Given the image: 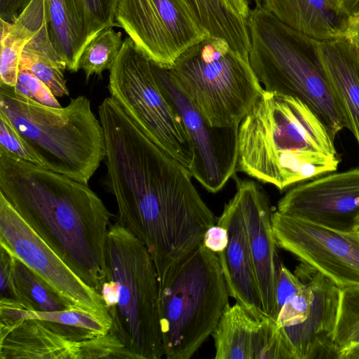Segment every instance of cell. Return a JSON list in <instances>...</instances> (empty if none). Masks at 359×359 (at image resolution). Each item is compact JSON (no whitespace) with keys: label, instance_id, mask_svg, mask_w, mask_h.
<instances>
[{"label":"cell","instance_id":"40","mask_svg":"<svg viewBox=\"0 0 359 359\" xmlns=\"http://www.w3.org/2000/svg\"><path fill=\"white\" fill-rule=\"evenodd\" d=\"M354 230L359 233V215L357 216L354 223Z\"/></svg>","mask_w":359,"mask_h":359},{"label":"cell","instance_id":"24","mask_svg":"<svg viewBox=\"0 0 359 359\" xmlns=\"http://www.w3.org/2000/svg\"><path fill=\"white\" fill-rule=\"evenodd\" d=\"M21 319L53 322L69 338L76 341L102 336L110 330L109 327L88 313L73 309L50 312L30 311L13 299L1 298V321L13 324Z\"/></svg>","mask_w":359,"mask_h":359},{"label":"cell","instance_id":"8","mask_svg":"<svg viewBox=\"0 0 359 359\" xmlns=\"http://www.w3.org/2000/svg\"><path fill=\"white\" fill-rule=\"evenodd\" d=\"M167 71L213 127L239 126L264 90L249 57L210 35L186 50Z\"/></svg>","mask_w":359,"mask_h":359},{"label":"cell","instance_id":"21","mask_svg":"<svg viewBox=\"0 0 359 359\" xmlns=\"http://www.w3.org/2000/svg\"><path fill=\"white\" fill-rule=\"evenodd\" d=\"M325 72L359 145V60L347 37L318 41Z\"/></svg>","mask_w":359,"mask_h":359},{"label":"cell","instance_id":"2","mask_svg":"<svg viewBox=\"0 0 359 359\" xmlns=\"http://www.w3.org/2000/svg\"><path fill=\"white\" fill-rule=\"evenodd\" d=\"M0 192L29 226L100 294L111 214L88 185L0 153Z\"/></svg>","mask_w":359,"mask_h":359},{"label":"cell","instance_id":"13","mask_svg":"<svg viewBox=\"0 0 359 359\" xmlns=\"http://www.w3.org/2000/svg\"><path fill=\"white\" fill-rule=\"evenodd\" d=\"M278 247L317 270L340 289L359 286V233L273 212Z\"/></svg>","mask_w":359,"mask_h":359},{"label":"cell","instance_id":"23","mask_svg":"<svg viewBox=\"0 0 359 359\" xmlns=\"http://www.w3.org/2000/svg\"><path fill=\"white\" fill-rule=\"evenodd\" d=\"M46 23V0H32L13 23L0 19V86L15 88L22 52Z\"/></svg>","mask_w":359,"mask_h":359},{"label":"cell","instance_id":"17","mask_svg":"<svg viewBox=\"0 0 359 359\" xmlns=\"http://www.w3.org/2000/svg\"><path fill=\"white\" fill-rule=\"evenodd\" d=\"M212 335L215 359H295L275 320L238 302L226 307Z\"/></svg>","mask_w":359,"mask_h":359},{"label":"cell","instance_id":"28","mask_svg":"<svg viewBox=\"0 0 359 359\" xmlns=\"http://www.w3.org/2000/svg\"><path fill=\"white\" fill-rule=\"evenodd\" d=\"M334 341L341 352L359 344V286L340 289Z\"/></svg>","mask_w":359,"mask_h":359},{"label":"cell","instance_id":"30","mask_svg":"<svg viewBox=\"0 0 359 359\" xmlns=\"http://www.w3.org/2000/svg\"><path fill=\"white\" fill-rule=\"evenodd\" d=\"M119 1L83 0L88 43L102 30L118 26L116 13Z\"/></svg>","mask_w":359,"mask_h":359},{"label":"cell","instance_id":"16","mask_svg":"<svg viewBox=\"0 0 359 359\" xmlns=\"http://www.w3.org/2000/svg\"><path fill=\"white\" fill-rule=\"evenodd\" d=\"M236 198L246 229L264 313L276 320V287L281 262L269 200L252 180L236 179Z\"/></svg>","mask_w":359,"mask_h":359},{"label":"cell","instance_id":"32","mask_svg":"<svg viewBox=\"0 0 359 359\" xmlns=\"http://www.w3.org/2000/svg\"><path fill=\"white\" fill-rule=\"evenodd\" d=\"M14 89L39 104L53 107H61L57 97L53 95L49 88L25 68L20 67Z\"/></svg>","mask_w":359,"mask_h":359},{"label":"cell","instance_id":"38","mask_svg":"<svg viewBox=\"0 0 359 359\" xmlns=\"http://www.w3.org/2000/svg\"><path fill=\"white\" fill-rule=\"evenodd\" d=\"M232 9L239 15L248 20L250 14L248 0H226Z\"/></svg>","mask_w":359,"mask_h":359},{"label":"cell","instance_id":"11","mask_svg":"<svg viewBox=\"0 0 359 359\" xmlns=\"http://www.w3.org/2000/svg\"><path fill=\"white\" fill-rule=\"evenodd\" d=\"M116 22L150 60L165 69L209 36L188 0H120Z\"/></svg>","mask_w":359,"mask_h":359},{"label":"cell","instance_id":"20","mask_svg":"<svg viewBox=\"0 0 359 359\" xmlns=\"http://www.w3.org/2000/svg\"><path fill=\"white\" fill-rule=\"evenodd\" d=\"M79 341L52 322L21 319L0 327V358L76 359Z\"/></svg>","mask_w":359,"mask_h":359},{"label":"cell","instance_id":"10","mask_svg":"<svg viewBox=\"0 0 359 359\" xmlns=\"http://www.w3.org/2000/svg\"><path fill=\"white\" fill-rule=\"evenodd\" d=\"M0 245L39 276L69 309L88 313L111 328V319L101 294L57 255L1 192Z\"/></svg>","mask_w":359,"mask_h":359},{"label":"cell","instance_id":"14","mask_svg":"<svg viewBox=\"0 0 359 359\" xmlns=\"http://www.w3.org/2000/svg\"><path fill=\"white\" fill-rule=\"evenodd\" d=\"M152 66L161 88L182 117L189 135L194 161L189 172L208 191H219L237 170L239 126L209 125L172 82L167 69L153 62Z\"/></svg>","mask_w":359,"mask_h":359},{"label":"cell","instance_id":"33","mask_svg":"<svg viewBox=\"0 0 359 359\" xmlns=\"http://www.w3.org/2000/svg\"><path fill=\"white\" fill-rule=\"evenodd\" d=\"M303 280L281 263L276 287V320L283 306L304 286Z\"/></svg>","mask_w":359,"mask_h":359},{"label":"cell","instance_id":"7","mask_svg":"<svg viewBox=\"0 0 359 359\" xmlns=\"http://www.w3.org/2000/svg\"><path fill=\"white\" fill-rule=\"evenodd\" d=\"M229 293L217 255L203 242L158 285L164 356L189 359L215 330Z\"/></svg>","mask_w":359,"mask_h":359},{"label":"cell","instance_id":"37","mask_svg":"<svg viewBox=\"0 0 359 359\" xmlns=\"http://www.w3.org/2000/svg\"><path fill=\"white\" fill-rule=\"evenodd\" d=\"M346 37L353 46L359 60V17L352 19Z\"/></svg>","mask_w":359,"mask_h":359},{"label":"cell","instance_id":"19","mask_svg":"<svg viewBox=\"0 0 359 359\" xmlns=\"http://www.w3.org/2000/svg\"><path fill=\"white\" fill-rule=\"evenodd\" d=\"M262 6L285 25L318 41L346 37L352 21L340 0H262Z\"/></svg>","mask_w":359,"mask_h":359},{"label":"cell","instance_id":"22","mask_svg":"<svg viewBox=\"0 0 359 359\" xmlns=\"http://www.w3.org/2000/svg\"><path fill=\"white\" fill-rule=\"evenodd\" d=\"M46 8L51 43L66 69L76 72L88 43L83 0H46Z\"/></svg>","mask_w":359,"mask_h":359},{"label":"cell","instance_id":"4","mask_svg":"<svg viewBox=\"0 0 359 359\" xmlns=\"http://www.w3.org/2000/svg\"><path fill=\"white\" fill-rule=\"evenodd\" d=\"M249 60L266 91L299 99L333 140L347 122L323 69L318 41L278 20L262 6L250 9Z\"/></svg>","mask_w":359,"mask_h":359},{"label":"cell","instance_id":"6","mask_svg":"<svg viewBox=\"0 0 359 359\" xmlns=\"http://www.w3.org/2000/svg\"><path fill=\"white\" fill-rule=\"evenodd\" d=\"M106 268L100 294L111 319L109 332L135 359H161L164 351L154 262L142 242L118 222L109 226Z\"/></svg>","mask_w":359,"mask_h":359},{"label":"cell","instance_id":"5","mask_svg":"<svg viewBox=\"0 0 359 359\" xmlns=\"http://www.w3.org/2000/svg\"><path fill=\"white\" fill-rule=\"evenodd\" d=\"M0 112L48 170L88 184L105 158L103 128L86 95L53 107L0 86Z\"/></svg>","mask_w":359,"mask_h":359},{"label":"cell","instance_id":"31","mask_svg":"<svg viewBox=\"0 0 359 359\" xmlns=\"http://www.w3.org/2000/svg\"><path fill=\"white\" fill-rule=\"evenodd\" d=\"M0 153L43 167L39 158L7 116L1 112H0Z\"/></svg>","mask_w":359,"mask_h":359},{"label":"cell","instance_id":"34","mask_svg":"<svg viewBox=\"0 0 359 359\" xmlns=\"http://www.w3.org/2000/svg\"><path fill=\"white\" fill-rule=\"evenodd\" d=\"M229 242L227 230L217 224L209 227L204 234L203 245L217 254L225 250Z\"/></svg>","mask_w":359,"mask_h":359},{"label":"cell","instance_id":"12","mask_svg":"<svg viewBox=\"0 0 359 359\" xmlns=\"http://www.w3.org/2000/svg\"><path fill=\"white\" fill-rule=\"evenodd\" d=\"M304 285L279 311L276 322L295 359H339L334 341L340 288L311 266L294 272Z\"/></svg>","mask_w":359,"mask_h":359},{"label":"cell","instance_id":"39","mask_svg":"<svg viewBox=\"0 0 359 359\" xmlns=\"http://www.w3.org/2000/svg\"><path fill=\"white\" fill-rule=\"evenodd\" d=\"M339 359H359V344L341 352Z\"/></svg>","mask_w":359,"mask_h":359},{"label":"cell","instance_id":"26","mask_svg":"<svg viewBox=\"0 0 359 359\" xmlns=\"http://www.w3.org/2000/svg\"><path fill=\"white\" fill-rule=\"evenodd\" d=\"M123 41L121 34L113 27L99 32L84 48L79 60V69L86 75V81L93 75L101 76L110 70L121 51Z\"/></svg>","mask_w":359,"mask_h":359},{"label":"cell","instance_id":"9","mask_svg":"<svg viewBox=\"0 0 359 359\" xmlns=\"http://www.w3.org/2000/svg\"><path fill=\"white\" fill-rule=\"evenodd\" d=\"M108 90L158 147L191 168L194 152L184 121L161 88L151 60L129 37L109 70Z\"/></svg>","mask_w":359,"mask_h":359},{"label":"cell","instance_id":"1","mask_svg":"<svg viewBox=\"0 0 359 359\" xmlns=\"http://www.w3.org/2000/svg\"><path fill=\"white\" fill-rule=\"evenodd\" d=\"M104 135V184L117 221L147 248L158 283L202 242L215 217L190 172L158 147L112 97L98 107Z\"/></svg>","mask_w":359,"mask_h":359},{"label":"cell","instance_id":"35","mask_svg":"<svg viewBox=\"0 0 359 359\" xmlns=\"http://www.w3.org/2000/svg\"><path fill=\"white\" fill-rule=\"evenodd\" d=\"M1 248L0 282L1 297H8L10 278L13 267V255L3 246Z\"/></svg>","mask_w":359,"mask_h":359},{"label":"cell","instance_id":"29","mask_svg":"<svg viewBox=\"0 0 359 359\" xmlns=\"http://www.w3.org/2000/svg\"><path fill=\"white\" fill-rule=\"evenodd\" d=\"M97 358L135 359L133 354L109 332L78 342L76 359Z\"/></svg>","mask_w":359,"mask_h":359},{"label":"cell","instance_id":"25","mask_svg":"<svg viewBox=\"0 0 359 359\" xmlns=\"http://www.w3.org/2000/svg\"><path fill=\"white\" fill-rule=\"evenodd\" d=\"M8 298L30 311L50 312L69 309L50 287L14 255Z\"/></svg>","mask_w":359,"mask_h":359},{"label":"cell","instance_id":"27","mask_svg":"<svg viewBox=\"0 0 359 359\" xmlns=\"http://www.w3.org/2000/svg\"><path fill=\"white\" fill-rule=\"evenodd\" d=\"M20 67L31 72L49 88L55 97L69 95L63 74L66 67L55 52L39 51L25 46L20 56Z\"/></svg>","mask_w":359,"mask_h":359},{"label":"cell","instance_id":"18","mask_svg":"<svg viewBox=\"0 0 359 359\" xmlns=\"http://www.w3.org/2000/svg\"><path fill=\"white\" fill-rule=\"evenodd\" d=\"M217 224L224 227L229 235L226 248L217 255L229 296L253 314L266 315L257 287L245 226L234 196L225 204Z\"/></svg>","mask_w":359,"mask_h":359},{"label":"cell","instance_id":"15","mask_svg":"<svg viewBox=\"0 0 359 359\" xmlns=\"http://www.w3.org/2000/svg\"><path fill=\"white\" fill-rule=\"evenodd\" d=\"M277 210L332 229L353 230L359 215V168L330 172L291 188Z\"/></svg>","mask_w":359,"mask_h":359},{"label":"cell","instance_id":"3","mask_svg":"<svg viewBox=\"0 0 359 359\" xmlns=\"http://www.w3.org/2000/svg\"><path fill=\"white\" fill-rule=\"evenodd\" d=\"M334 141L299 99L264 90L239 125L237 170L283 191L336 171Z\"/></svg>","mask_w":359,"mask_h":359},{"label":"cell","instance_id":"36","mask_svg":"<svg viewBox=\"0 0 359 359\" xmlns=\"http://www.w3.org/2000/svg\"><path fill=\"white\" fill-rule=\"evenodd\" d=\"M32 0H0V19L14 22Z\"/></svg>","mask_w":359,"mask_h":359},{"label":"cell","instance_id":"41","mask_svg":"<svg viewBox=\"0 0 359 359\" xmlns=\"http://www.w3.org/2000/svg\"><path fill=\"white\" fill-rule=\"evenodd\" d=\"M249 3H253L255 6H262V0H248Z\"/></svg>","mask_w":359,"mask_h":359}]
</instances>
